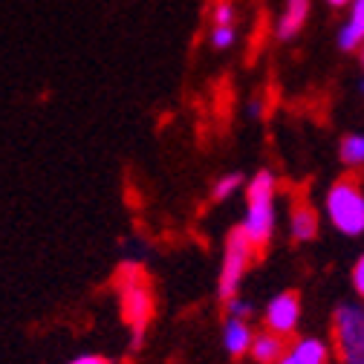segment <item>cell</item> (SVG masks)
I'll list each match as a JSON object with an SVG mask.
<instances>
[{
    "label": "cell",
    "instance_id": "1",
    "mask_svg": "<svg viewBox=\"0 0 364 364\" xmlns=\"http://www.w3.org/2000/svg\"><path fill=\"white\" fill-rule=\"evenodd\" d=\"M243 200H246V208H243L240 229L257 249H263L278 232V176L269 168L255 171L246 182Z\"/></svg>",
    "mask_w": 364,
    "mask_h": 364
},
{
    "label": "cell",
    "instance_id": "2",
    "mask_svg": "<svg viewBox=\"0 0 364 364\" xmlns=\"http://www.w3.org/2000/svg\"><path fill=\"white\" fill-rule=\"evenodd\" d=\"M116 289H119V304H122V318L130 330V344L139 347L151 321H154V292H151V284L142 272V263L139 260H124L122 269H119V281H116Z\"/></svg>",
    "mask_w": 364,
    "mask_h": 364
},
{
    "label": "cell",
    "instance_id": "3",
    "mask_svg": "<svg viewBox=\"0 0 364 364\" xmlns=\"http://www.w3.org/2000/svg\"><path fill=\"white\" fill-rule=\"evenodd\" d=\"M321 214L341 237L364 235V186L355 173L330 182L321 197Z\"/></svg>",
    "mask_w": 364,
    "mask_h": 364
},
{
    "label": "cell",
    "instance_id": "4",
    "mask_svg": "<svg viewBox=\"0 0 364 364\" xmlns=\"http://www.w3.org/2000/svg\"><path fill=\"white\" fill-rule=\"evenodd\" d=\"M330 341L338 364H364V301H341L333 309Z\"/></svg>",
    "mask_w": 364,
    "mask_h": 364
},
{
    "label": "cell",
    "instance_id": "5",
    "mask_svg": "<svg viewBox=\"0 0 364 364\" xmlns=\"http://www.w3.org/2000/svg\"><path fill=\"white\" fill-rule=\"evenodd\" d=\"M257 246L243 235V229H232L223 243V257H220V272H217V298L225 304L240 295V287L246 281V272L255 263Z\"/></svg>",
    "mask_w": 364,
    "mask_h": 364
},
{
    "label": "cell",
    "instance_id": "6",
    "mask_svg": "<svg viewBox=\"0 0 364 364\" xmlns=\"http://www.w3.org/2000/svg\"><path fill=\"white\" fill-rule=\"evenodd\" d=\"M301 298L298 292L292 289H284L278 295H272L263 306V315H260V321H263V330H272V333H278L284 338H295L298 327H301Z\"/></svg>",
    "mask_w": 364,
    "mask_h": 364
},
{
    "label": "cell",
    "instance_id": "7",
    "mask_svg": "<svg viewBox=\"0 0 364 364\" xmlns=\"http://www.w3.org/2000/svg\"><path fill=\"white\" fill-rule=\"evenodd\" d=\"M333 341L321 336H295L287 344V353L278 364H333Z\"/></svg>",
    "mask_w": 364,
    "mask_h": 364
},
{
    "label": "cell",
    "instance_id": "8",
    "mask_svg": "<svg viewBox=\"0 0 364 364\" xmlns=\"http://www.w3.org/2000/svg\"><path fill=\"white\" fill-rule=\"evenodd\" d=\"M321 229V217L318 208L306 200V197H292L289 208H287V232L292 243H312Z\"/></svg>",
    "mask_w": 364,
    "mask_h": 364
},
{
    "label": "cell",
    "instance_id": "9",
    "mask_svg": "<svg viewBox=\"0 0 364 364\" xmlns=\"http://www.w3.org/2000/svg\"><path fill=\"white\" fill-rule=\"evenodd\" d=\"M309 15H312V0H284L275 18V41L281 43L295 41L304 32Z\"/></svg>",
    "mask_w": 364,
    "mask_h": 364
},
{
    "label": "cell",
    "instance_id": "10",
    "mask_svg": "<svg viewBox=\"0 0 364 364\" xmlns=\"http://www.w3.org/2000/svg\"><path fill=\"white\" fill-rule=\"evenodd\" d=\"M344 12L347 15L336 32V43L341 53H358L364 47V0H353Z\"/></svg>",
    "mask_w": 364,
    "mask_h": 364
},
{
    "label": "cell",
    "instance_id": "11",
    "mask_svg": "<svg viewBox=\"0 0 364 364\" xmlns=\"http://www.w3.org/2000/svg\"><path fill=\"white\" fill-rule=\"evenodd\" d=\"M257 330L252 321H246V318H229L225 315V324H223V350L229 353L232 358H240V355H249L252 350V341H255Z\"/></svg>",
    "mask_w": 364,
    "mask_h": 364
},
{
    "label": "cell",
    "instance_id": "12",
    "mask_svg": "<svg viewBox=\"0 0 364 364\" xmlns=\"http://www.w3.org/2000/svg\"><path fill=\"white\" fill-rule=\"evenodd\" d=\"M287 344L289 338L272 333V330H257L255 341H252V350H249V358L255 364H278L287 353Z\"/></svg>",
    "mask_w": 364,
    "mask_h": 364
},
{
    "label": "cell",
    "instance_id": "13",
    "mask_svg": "<svg viewBox=\"0 0 364 364\" xmlns=\"http://www.w3.org/2000/svg\"><path fill=\"white\" fill-rule=\"evenodd\" d=\"M246 182H249V176L240 173V171H229V173L217 176L214 186H211V200H214V203H229V200H235L237 194L246 191Z\"/></svg>",
    "mask_w": 364,
    "mask_h": 364
},
{
    "label": "cell",
    "instance_id": "14",
    "mask_svg": "<svg viewBox=\"0 0 364 364\" xmlns=\"http://www.w3.org/2000/svg\"><path fill=\"white\" fill-rule=\"evenodd\" d=\"M338 159L347 171H358L364 168V133L353 130V133H344L341 142H338Z\"/></svg>",
    "mask_w": 364,
    "mask_h": 364
},
{
    "label": "cell",
    "instance_id": "15",
    "mask_svg": "<svg viewBox=\"0 0 364 364\" xmlns=\"http://www.w3.org/2000/svg\"><path fill=\"white\" fill-rule=\"evenodd\" d=\"M240 38V26L237 23H211L208 26V47L217 53L232 50Z\"/></svg>",
    "mask_w": 364,
    "mask_h": 364
},
{
    "label": "cell",
    "instance_id": "16",
    "mask_svg": "<svg viewBox=\"0 0 364 364\" xmlns=\"http://www.w3.org/2000/svg\"><path fill=\"white\" fill-rule=\"evenodd\" d=\"M208 18H211V23H237L240 12H237L235 0H214L208 9Z\"/></svg>",
    "mask_w": 364,
    "mask_h": 364
},
{
    "label": "cell",
    "instance_id": "17",
    "mask_svg": "<svg viewBox=\"0 0 364 364\" xmlns=\"http://www.w3.org/2000/svg\"><path fill=\"white\" fill-rule=\"evenodd\" d=\"M225 315L229 318H246V321H252V315H255V304L243 295L232 298V301H225Z\"/></svg>",
    "mask_w": 364,
    "mask_h": 364
},
{
    "label": "cell",
    "instance_id": "18",
    "mask_svg": "<svg viewBox=\"0 0 364 364\" xmlns=\"http://www.w3.org/2000/svg\"><path fill=\"white\" fill-rule=\"evenodd\" d=\"M350 284H353V292L358 301H364V252L355 257L353 269H350Z\"/></svg>",
    "mask_w": 364,
    "mask_h": 364
},
{
    "label": "cell",
    "instance_id": "19",
    "mask_svg": "<svg viewBox=\"0 0 364 364\" xmlns=\"http://www.w3.org/2000/svg\"><path fill=\"white\" fill-rule=\"evenodd\" d=\"M67 364H110V361H107V355H102V353H81V355L70 358Z\"/></svg>",
    "mask_w": 364,
    "mask_h": 364
},
{
    "label": "cell",
    "instance_id": "20",
    "mask_svg": "<svg viewBox=\"0 0 364 364\" xmlns=\"http://www.w3.org/2000/svg\"><path fill=\"white\" fill-rule=\"evenodd\" d=\"M324 4H327L330 9H347V6L353 4V0H324Z\"/></svg>",
    "mask_w": 364,
    "mask_h": 364
},
{
    "label": "cell",
    "instance_id": "21",
    "mask_svg": "<svg viewBox=\"0 0 364 364\" xmlns=\"http://www.w3.org/2000/svg\"><path fill=\"white\" fill-rule=\"evenodd\" d=\"M355 55H358V64H361V70H364V47H361V50H358Z\"/></svg>",
    "mask_w": 364,
    "mask_h": 364
},
{
    "label": "cell",
    "instance_id": "22",
    "mask_svg": "<svg viewBox=\"0 0 364 364\" xmlns=\"http://www.w3.org/2000/svg\"><path fill=\"white\" fill-rule=\"evenodd\" d=\"M361 93H364V81H361Z\"/></svg>",
    "mask_w": 364,
    "mask_h": 364
}]
</instances>
